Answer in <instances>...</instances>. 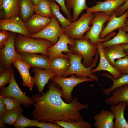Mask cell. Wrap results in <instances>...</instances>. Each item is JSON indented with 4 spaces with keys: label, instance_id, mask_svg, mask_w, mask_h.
Instances as JSON below:
<instances>
[{
    "label": "cell",
    "instance_id": "74e56055",
    "mask_svg": "<svg viewBox=\"0 0 128 128\" xmlns=\"http://www.w3.org/2000/svg\"><path fill=\"white\" fill-rule=\"evenodd\" d=\"M7 31L1 30L0 31V48H3L7 42L10 35Z\"/></svg>",
    "mask_w": 128,
    "mask_h": 128
},
{
    "label": "cell",
    "instance_id": "5bb4252c",
    "mask_svg": "<svg viewBox=\"0 0 128 128\" xmlns=\"http://www.w3.org/2000/svg\"><path fill=\"white\" fill-rule=\"evenodd\" d=\"M97 44V52L100 59L99 62L96 68L91 70V72L93 73L98 71H105L110 73L114 78L120 77L122 74L115 69L106 58L102 46V42H98Z\"/></svg>",
    "mask_w": 128,
    "mask_h": 128
},
{
    "label": "cell",
    "instance_id": "f907efd6",
    "mask_svg": "<svg viewBox=\"0 0 128 128\" xmlns=\"http://www.w3.org/2000/svg\"></svg>",
    "mask_w": 128,
    "mask_h": 128
},
{
    "label": "cell",
    "instance_id": "4316f807",
    "mask_svg": "<svg viewBox=\"0 0 128 128\" xmlns=\"http://www.w3.org/2000/svg\"><path fill=\"white\" fill-rule=\"evenodd\" d=\"M101 76L110 78L113 82L110 87L103 90V93L105 95L108 96L116 88L128 84V74H122L120 77L116 79L114 78L110 73L107 72L102 74Z\"/></svg>",
    "mask_w": 128,
    "mask_h": 128
},
{
    "label": "cell",
    "instance_id": "7a4b0ae2",
    "mask_svg": "<svg viewBox=\"0 0 128 128\" xmlns=\"http://www.w3.org/2000/svg\"><path fill=\"white\" fill-rule=\"evenodd\" d=\"M54 45L46 39L33 38L18 34L16 35L14 45L18 53H39L48 57L47 49Z\"/></svg>",
    "mask_w": 128,
    "mask_h": 128
},
{
    "label": "cell",
    "instance_id": "d4e9b609",
    "mask_svg": "<svg viewBox=\"0 0 128 128\" xmlns=\"http://www.w3.org/2000/svg\"><path fill=\"white\" fill-rule=\"evenodd\" d=\"M65 2L67 9L70 11L73 10V22L77 20L81 12L88 8L86 0H65Z\"/></svg>",
    "mask_w": 128,
    "mask_h": 128
},
{
    "label": "cell",
    "instance_id": "44dd1931",
    "mask_svg": "<svg viewBox=\"0 0 128 128\" xmlns=\"http://www.w3.org/2000/svg\"><path fill=\"white\" fill-rule=\"evenodd\" d=\"M113 91L110 97L105 99V102L113 105L122 102L128 107V84L118 87Z\"/></svg>",
    "mask_w": 128,
    "mask_h": 128
},
{
    "label": "cell",
    "instance_id": "ffe728a7",
    "mask_svg": "<svg viewBox=\"0 0 128 128\" xmlns=\"http://www.w3.org/2000/svg\"><path fill=\"white\" fill-rule=\"evenodd\" d=\"M94 125L96 128H114V115L111 111L102 109L94 117Z\"/></svg>",
    "mask_w": 128,
    "mask_h": 128
},
{
    "label": "cell",
    "instance_id": "60d3db41",
    "mask_svg": "<svg viewBox=\"0 0 128 128\" xmlns=\"http://www.w3.org/2000/svg\"><path fill=\"white\" fill-rule=\"evenodd\" d=\"M128 9V0H127L123 5L117 9L114 12L117 17L120 16L124 13L125 11Z\"/></svg>",
    "mask_w": 128,
    "mask_h": 128
},
{
    "label": "cell",
    "instance_id": "ac0fdd59",
    "mask_svg": "<svg viewBox=\"0 0 128 128\" xmlns=\"http://www.w3.org/2000/svg\"><path fill=\"white\" fill-rule=\"evenodd\" d=\"M128 9L121 15L117 17L114 12L104 29L100 33L99 38L103 39L113 31L117 28H122L125 26V21L127 17Z\"/></svg>",
    "mask_w": 128,
    "mask_h": 128
},
{
    "label": "cell",
    "instance_id": "d6a6232c",
    "mask_svg": "<svg viewBox=\"0 0 128 128\" xmlns=\"http://www.w3.org/2000/svg\"><path fill=\"white\" fill-rule=\"evenodd\" d=\"M49 121L56 123L64 128H91V124L83 120L71 122L63 121L50 120Z\"/></svg>",
    "mask_w": 128,
    "mask_h": 128
},
{
    "label": "cell",
    "instance_id": "52a82bcc",
    "mask_svg": "<svg viewBox=\"0 0 128 128\" xmlns=\"http://www.w3.org/2000/svg\"><path fill=\"white\" fill-rule=\"evenodd\" d=\"M94 16V13H83L78 20L72 22L64 30V33L70 38L74 40L83 39L85 33L89 31L91 27L89 26Z\"/></svg>",
    "mask_w": 128,
    "mask_h": 128
},
{
    "label": "cell",
    "instance_id": "9a60e30c",
    "mask_svg": "<svg viewBox=\"0 0 128 128\" xmlns=\"http://www.w3.org/2000/svg\"><path fill=\"white\" fill-rule=\"evenodd\" d=\"M32 71L34 73V84L37 87L39 93L42 94L45 85L48 83L49 80L57 75L51 69H42L33 67Z\"/></svg>",
    "mask_w": 128,
    "mask_h": 128
},
{
    "label": "cell",
    "instance_id": "83f0119b",
    "mask_svg": "<svg viewBox=\"0 0 128 128\" xmlns=\"http://www.w3.org/2000/svg\"><path fill=\"white\" fill-rule=\"evenodd\" d=\"M20 16L24 22L34 14V6L31 0H20Z\"/></svg>",
    "mask_w": 128,
    "mask_h": 128
},
{
    "label": "cell",
    "instance_id": "f35d334b",
    "mask_svg": "<svg viewBox=\"0 0 128 128\" xmlns=\"http://www.w3.org/2000/svg\"><path fill=\"white\" fill-rule=\"evenodd\" d=\"M37 127L41 128H62L61 126L58 124L54 122H47L45 121H38Z\"/></svg>",
    "mask_w": 128,
    "mask_h": 128
},
{
    "label": "cell",
    "instance_id": "484cf974",
    "mask_svg": "<svg viewBox=\"0 0 128 128\" xmlns=\"http://www.w3.org/2000/svg\"><path fill=\"white\" fill-rule=\"evenodd\" d=\"M50 64L51 69L57 75L63 76L69 69L70 64L69 59L63 57H57L50 62Z\"/></svg>",
    "mask_w": 128,
    "mask_h": 128
},
{
    "label": "cell",
    "instance_id": "4fadbf2b",
    "mask_svg": "<svg viewBox=\"0 0 128 128\" xmlns=\"http://www.w3.org/2000/svg\"><path fill=\"white\" fill-rule=\"evenodd\" d=\"M21 59L32 67L42 69H51L50 61L48 57L43 54L39 55L36 53H20Z\"/></svg>",
    "mask_w": 128,
    "mask_h": 128
},
{
    "label": "cell",
    "instance_id": "8fae6325",
    "mask_svg": "<svg viewBox=\"0 0 128 128\" xmlns=\"http://www.w3.org/2000/svg\"><path fill=\"white\" fill-rule=\"evenodd\" d=\"M15 34L11 33L9 37L5 46L0 49V61L6 69L11 68L14 59H20V53L17 52L14 47Z\"/></svg>",
    "mask_w": 128,
    "mask_h": 128
},
{
    "label": "cell",
    "instance_id": "7402d4cb",
    "mask_svg": "<svg viewBox=\"0 0 128 128\" xmlns=\"http://www.w3.org/2000/svg\"><path fill=\"white\" fill-rule=\"evenodd\" d=\"M127 106L126 103L122 102L117 105H112L110 109L115 119L114 128H128V123L124 117V111Z\"/></svg>",
    "mask_w": 128,
    "mask_h": 128
},
{
    "label": "cell",
    "instance_id": "277c9868",
    "mask_svg": "<svg viewBox=\"0 0 128 128\" xmlns=\"http://www.w3.org/2000/svg\"><path fill=\"white\" fill-rule=\"evenodd\" d=\"M65 53L69 56L70 65L69 69L62 77H66L69 75L75 74L78 77H89L93 78L96 81L98 80V77L93 74L91 72L92 68L96 65L99 56L98 52L95 56L93 64L90 66L88 67L85 66L81 63L82 57L80 55L76 54L72 52Z\"/></svg>",
    "mask_w": 128,
    "mask_h": 128
},
{
    "label": "cell",
    "instance_id": "bcb514c9",
    "mask_svg": "<svg viewBox=\"0 0 128 128\" xmlns=\"http://www.w3.org/2000/svg\"><path fill=\"white\" fill-rule=\"evenodd\" d=\"M33 5L35 6L40 1V0H31Z\"/></svg>",
    "mask_w": 128,
    "mask_h": 128
},
{
    "label": "cell",
    "instance_id": "7bdbcfd3",
    "mask_svg": "<svg viewBox=\"0 0 128 128\" xmlns=\"http://www.w3.org/2000/svg\"><path fill=\"white\" fill-rule=\"evenodd\" d=\"M122 45L125 53L126 55L128 56V44Z\"/></svg>",
    "mask_w": 128,
    "mask_h": 128
},
{
    "label": "cell",
    "instance_id": "7c38bea8",
    "mask_svg": "<svg viewBox=\"0 0 128 128\" xmlns=\"http://www.w3.org/2000/svg\"><path fill=\"white\" fill-rule=\"evenodd\" d=\"M0 29L10 31L28 37L31 35L25 27V22L20 16L0 20Z\"/></svg>",
    "mask_w": 128,
    "mask_h": 128
},
{
    "label": "cell",
    "instance_id": "cb8c5ba5",
    "mask_svg": "<svg viewBox=\"0 0 128 128\" xmlns=\"http://www.w3.org/2000/svg\"><path fill=\"white\" fill-rule=\"evenodd\" d=\"M103 49L106 58L112 66L116 59L126 56L122 44L110 46Z\"/></svg>",
    "mask_w": 128,
    "mask_h": 128
},
{
    "label": "cell",
    "instance_id": "c3c4849f",
    "mask_svg": "<svg viewBox=\"0 0 128 128\" xmlns=\"http://www.w3.org/2000/svg\"><path fill=\"white\" fill-rule=\"evenodd\" d=\"M105 0L104 1H109V0Z\"/></svg>",
    "mask_w": 128,
    "mask_h": 128
},
{
    "label": "cell",
    "instance_id": "603a6c76",
    "mask_svg": "<svg viewBox=\"0 0 128 128\" xmlns=\"http://www.w3.org/2000/svg\"><path fill=\"white\" fill-rule=\"evenodd\" d=\"M0 8L4 11L5 19L20 16V0H3Z\"/></svg>",
    "mask_w": 128,
    "mask_h": 128
},
{
    "label": "cell",
    "instance_id": "8d00e7d4",
    "mask_svg": "<svg viewBox=\"0 0 128 128\" xmlns=\"http://www.w3.org/2000/svg\"><path fill=\"white\" fill-rule=\"evenodd\" d=\"M3 101L6 105L7 110L12 109L18 106H20L21 104L17 99L10 97L3 98Z\"/></svg>",
    "mask_w": 128,
    "mask_h": 128
},
{
    "label": "cell",
    "instance_id": "5b68a950",
    "mask_svg": "<svg viewBox=\"0 0 128 128\" xmlns=\"http://www.w3.org/2000/svg\"><path fill=\"white\" fill-rule=\"evenodd\" d=\"M75 45L73 47L69 44L68 47L73 53L81 55L83 59L82 64L86 67L90 66L94 60V57L97 52V44H93L83 39L74 40Z\"/></svg>",
    "mask_w": 128,
    "mask_h": 128
},
{
    "label": "cell",
    "instance_id": "836d02e7",
    "mask_svg": "<svg viewBox=\"0 0 128 128\" xmlns=\"http://www.w3.org/2000/svg\"><path fill=\"white\" fill-rule=\"evenodd\" d=\"M38 121L29 119L21 114L18 118L13 125L16 128H23L31 127H37Z\"/></svg>",
    "mask_w": 128,
    "mask_h": 128
},
{
    "label": "cell",
    "instance_id": "2e32d148",
    "mask_svg": "<svg viewBox=\"0 0 128 128\" xmlns=\"http://www.w3.org/2000/svg\"><path fill=\"white\" fill-rule=\"evenodd\" d=\"M51 19V18L36 13L25 22V24L26 28L31 35L33 34L44 29L49 24Z\"/></svg>",
    "mask_w": 128,
    "mask_h": 128
},
{
    "label": "cell",
    "instance_id": "30bf717a",
    "mask_svg": "<svg viewBox=\"0 0 128 128\" xmlns=\"http://www.w3.org/2000/svg\"><path fill=\"white\" fill-rule=\"evenodd\" d=\"M69 44L74 47L75 45L74 40L70 38L64 33H62L59 36L58 41L47 49L48 57L50 62L57 57H63L69 59L67 55L62 53L63 52L72 53L68 48Z\"/></svg>",
    "mask_w": 128,
    "mask_h": 128
},
{
    "label": "cell",
    "instance_id": "d590c367",
    "mask_svg": "<svg viewBox=\"0 0 128 128\" xmlns=\"http://www.w3.org/2000/svg\"><path fill=\"white\" fill-rule=\"evenodd\" d=\"M12 68L6 69L0 73V88L9 83L11 80Z\"/></svg>",
    "mask_w": 128,
    "mask_h": 128
},
{
    "label": "cell",
    "instance_id": "ba28073f",
    "mask_svg": "<svg viewBox=\"0 0 128 128\" xmlns=\"http://www.w3.org/2000/svg\"><path fill=\"white\" fill-rule=\"evenodd\" d=\"M0 96L3 98L10 97L18 100L25 107L34 105V102L32 98L27 96L21 91L17 83L14 76V72L12 68L10 81L7 87L5 86L0 89Z\"/></svg>",
    "mask_w": 128,
    "mask_h": 128
},
{
    "label": "cell",
    "instance_id": "3957f363",
    "mask_svg": "<svg viewBox=\"0 0 128 128\" xmlns=\"http://www.w3.org/2000/svg\"><path fill=\"white\" fill-rule=\"evenodd\" d=\"M94 17L91 20L90 25L92 26L84 36L83 39L88 40L93 44H96L99 42H103L110 40L116 34L115 32H112L103 39L99 38V35L102 31L104 24L108 21L112 15L102 12H94Z\"/></svg>",
    "mask_w": 128,
    "mask_h": 128
},
{
    "label": "cell",
    "instance_id": "e0dca14e",
    "mask_svg": "<svg viewBox=\"0 0 128 128\" xmlns=\"http://www.w3.org/2000/svg\"><path fill=\"white\" fill-rule=\"evenodd\" d=\"M13 64L19 73L23 86L28 87L32 91L35 85L34 78L31 76L29 71L32 67L18 58L15 59Z\"/></svg>",
    "mask_w": 128,
    "mask_h": 128
},
{
    "label": "cell",
    "instance_id": "ab89813d",
    "mask_svg": "<svg viewBox=\"0 0 128 128\" xmlns=\"http://www.w3.org/2000/svg\"><path fill=\"white\" fill-rule=\"evenodd\" d=\"M57 2L61 7V9L65 13L68 19L70 21H72L73 17L71 15L70 11L67 9L65 2V0H53Z\"/></svg>",
    "mask_w": 128,
    "mask_h": 128
},
{
    "label": "cell",
    "instance_id": "e575fe53",
    "mask_svg": "<svg viewBox=\"0 0 128 128\" xmlns=\"http://www.w3.org/2000/svg\"><path fill=\"white\" fill-rule=\"evenodd\" d=\"M113 66L122 74H128V56L117 59Z\"/></svg>",
    "mask_w": 128,
    "mask_h": 128
},
{
    "label": "cell",
    "instance_id": "4dcf8cb0",
    "mask_svg": "<svg viewBox=\"0 0 128 128\" xmlns=\"http://www.w3.org/2000/svg\"><path fill=\"white\" fill-rule=\"evenodd\" d=\"M34 12L39 15L50 18L54 16L49 0H40L34 6Z\"/></svg>",
    "mask_w": 128,
    "mask_h": 128
},
{
    "label": "cell",
    "instance_id": "7dc6e473",
    "mask_svg": "<svg viewBox=\"0 0 128 128\" xmlns=\"http://www.w3.org/2000/svg\"><path fill=\"white\" fill-rule=\"evenodd\" d=\"M3 0H0V6L1 5Z\"/></svg>",
    "mask_w": 128,
    "mask_h": 128
},
{
    "label": "cell",
    "instance_id": "1f68e13d",
    "mask_svg": "<svg viewBox=\"0 0 128 128\" xmlns=\"http://www.w3.org/2000/svg\"><path fill=\"white\" fill-rule=\"evenodd\" d=\"M49 1L53 15L59 21L63 29L64 30L71 24L72 22L62 15L59 11V7L53 0Z\"/></svg>",
    "mask_w": 128,
    "mask_h": 128
},
{
    "label": "cell",
    "instance_id": "f6af8a7d",
    "mask_svg": "<svg viewBox=\"0 0 128 128\" xmlns=\"http://www.w3.org/2000/svg\"><path fill=\"white\" fill-rule=\"evenodd\" d=\"M4 123L2 119V117H0V128H4L6 127L4 125Z\"/></svg>",
    "mask_w": 128,
    "mask_h": 128
},
{
    "label": "cell",
    "instance_id": "8992f818",
    "mask_svg": "<svg viewBox=\"0 0 128 128\" xmlns=\"http://www.w3.org/2000/svg\"><path fill=\"white\" fill-rule=\"evenodd\" d=\"M50 80L61 87L63 92L62 97L68 103L71 102L72 100V93L75 86L83 82L95 80L94 79L89 77H76L75 74H72L68 78L56 75L52 78Z\"/></svg>",
    "mask_w": 128,
    "mask_h": 128
},
{
    "label": "cell",
    "instance_id": "ee69618b",
    "mask_svg": "<svg viewBox=\"0 0 128 128\" xmlns=\"http://www.w3.org/2000/svg\"><path fill=\"white\" fill-rule=\"evenodd\" d=\"M125 23V26L122 28L125 31L128 32V20L127 18L126 20Z\"/></svg>",
    "mask_w": 128,
    "mask_h": 128
},
{
    "label": "cell",
    "instance_id": "b9f144b4",
    "mask_svg": "<svg viewBox=\"0 0 128 128\" xmlns=\"http://www.w3.org/2000/svg\"><path fill=\"white\" fill-rule=\"evenodd\" d=\"M3 98L0 96V117H2L7 110L6 105L3 101Z\"/></svg>",
    "mask_w": 128,
    "mask_h": 128
},
{
    "label": "cell",
    "instance_id": "d6986e66",
    "mask_svg": "<svg viewBox=\"0 0 128 128\" xmlns=\"http://www.w3.org/2000/svg\"><path fill=\"white\" fill-rule=\"evenodd\" d=\"M127 0H112L99 1L92 7L88 8L86 12L91 13L96 12H102L112 15L114 12Z\"/></svg>",
    "mask_w": 128,
    "mask_h": 128
},
{
    "label": "cell",
    "instance_id": "f546056e",
    "mask_svg": "<svg viewBox=\"0 0 128 128\" xmlns=\"http://www.w3.org/2000/svg\"><path fill=\"white\" fill-rule=\"evenodd\" d=\"M117 34L111 39L102 42L103 48L115 45L128 44V33L122 28H118Z\"/></svg>",
    "mask_w": 128,
    "mask_h": 128
},
{
    "label": "cell",
    "instance_id": "9c48e42d",
    "mask_svg": "<svg viewBox=\"0 0 128 128\" xmlns=\"http://www.w3.org/2000/svg\"><path fill=\"white\" fill-rule=\"evenodd\" d=\"M63 33L64 30L60 26L59 21L54 16L44 29L37 33L31 35L29 37L46 39L54 44L58 41L60 35Z\"/></svg>",
    "mask_w": 128,
    "mask_h": 128
},
{
    "label": "cell",
    "instance_id": "6da1fadb",
    "mask_svg": "<svg viewBox=\"0 0 128 128\" xmlns=\"http://www.w3.org/2000/svg\"><path fill=\"white\" fill-rule=\"evenodd\" d=\"M56 83L50 82L48 90L32 95L34 109L32 113L33 119L40 121H63L71 122L83 120L79 111L88 109V104L79 102L78 98L75 97L71 102L64 101L61 97L63 94Z\"/></svg>",
    "mask_w": 128,
    "mask_h": 128
},
{
    "label": "cell",
    "instance_id": "681fc988",
    "mask_svg": "<svg viewBox=\"0 0 128 128\" xmlns=\"http://www.w3.org/2000/svg\"><path fill=\"white\" fill-rule=\"evenodd\" d=\"M127 121V122H128V120Z\"/></svg>",
    "mask_w": 128,
    "mask_h": 128
},
{
    "label": "cell",
    "instance_id": "f1b7e54d",
    "mask_svg": "<svg viewBox=\"0 0 128 128\" xmlns=\"http://www.w3.org/2000/svg\"><path fill=\"white\" fill-rule=\"evenodd\" d=\"M24 111L20 106L8 110L2 117V120L5 124L13 125L17 119Z\"/></svg>",
    "mask_w": 128,
    "mask_h": 128
}]
</instances>
